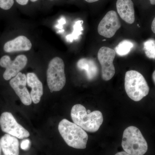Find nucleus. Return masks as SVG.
Instances as JSON below:
<instances>
[{"label":"nucleus","instance_id":"bb28decb","mask_svg":"<svg viewBox=\"0 0 155 155\" xmlns=\"http://www.w3.org/2000/svg\"><path fill=\"white\" fill-rule=\"evenodd\" d=\"M149 1L151 5H155V0H149Z\"/></svg>","mask_w":155,"mask_h":155},{"label":"nucleus","instance_id":"1a4fd4ad","mask_svg":"<svg viewBox=\"0 0 155 155\" xmlns=\"http://www.w3.org/2000/svg\"><path fill=\"white\" fill-rule=\"evenodd\" d=\"M121 23L117 13L114 11H109L106 14L98 26V32L101 36L111 38L121 28Z\"/></svg>","mask_w":155,"mask_h":155},{"label":"nucleus","instance_id":"f03ea898","mask_svg":"<svg viewBox=\"0 0 155 155\" xmlns=\"http://www.w3.org/2000/svg\"><path fill=\"white\" fill-rule=\"evenodd\" d=\"M58 130L69 146L78 149L86 148L88 135L81 127L66 119L61 120Z\"/></svg>","mask_w":155,"mask_h":155},{"label":"nucleus","instance_id":"ddd939ff","mask_svg":"<svg viewBox=\"0 0 155 155\" xmlns=\"http://www.w3.org/2000/svg\"><path fill=\"white\" fill-rule=\"evenodd\" d=\"M26 78L27 84L31 88L30 93L31 100L34 104H38L43 94L42 83L37 75L32 72L27 73Z\"/></svg>","mask_w":155,"mask_h":155},{"label":"nucleus","instance_id":"412c9836","mask_svg":"<svg viewBox=\"0 0 155 155\" xmlns=\"http://www.w3.org/2000/svg\"><path fill=\"white\" fill-rule=\"evenodd\" d=\"M16 1L19 5H25L28 4L29 0H16ZM30 1L34 2H36L38 0H30Z\"/></svg>","mask_w":155,"mask_h":155},{"label":"nucleus","instance_id":"39448f33","mask_svg":"<svg viewBox=\"0 0 155 155\" xmlns=\"http://www.w3.org/2000/svg\"><path fill=\"white\" fill-rule=\"evenodd\" d=\"M65 65L59 57L53 58L49 64L47 72V83L51 92L61 90L66 82Z\"/></svg>","mask_w":155,"mask_h":155},{"label":"nucleus","instance_id":"aec40b11","mask_svg":"<svg viewBox=\"0 0 155 155\" xmlns=\"http://www.w3.org/2000/svg\"><path fill=\"white\" fill-rule=\"evenodd\" d=\"M31 142L28 139H25L22 140L20 144L21 148L24 150H27L30 148Z\"/></svg>","mask_w":155,"mask_h":155},{"label":"nucleus","instance_id":"4468645a","mask_svg":"<svg viewBox=\"0 0 155 155\" xmlns=\"http://www.w3.org/2000/svg\"><path fill=\"white\" fill-rule=\"evenodd\" d=\"M0 146L5 155H19V142L15 137L5 134L0 139Z\"/></svg>","mask_w":155,"mask_h":155},{"label":"nucleus","instance_id":"20e7f679","mask_svg":"<svg viewBox=\"0 0 155 155\" xmlns=\"http://www.w3.org/2000/svg\"><path fill=\"white\" fill-rule=\"evenodd\" d=\"M125 88L127 94L134 101H139L147 95L150 88L141 73L130 70L125 73Z\"/></svg>","mask_w":155,"mask_h":155},{"label":"nucleus","instance_id":"dca6fc26","mask_svg":"<svg viewBox=\"0 0 155 155\" xmlns=\"http://www.w3.org/2000/svg\"><path fill=\"white\" fill-rule=\"evenodd\" d=\"M134 47V44L130 41L125 40L120 42L115 48V52L118 55L124 56L128 54Z\"/></svg>","mask_w":155,"mask_h":155},{"label":"nucleus","instance_id":"4be33fe9","mask_svg":"<svg viewBox=\"0 0 155 155\" xmlns=\"http://www.w3.org/2000/svg\"><path fill=\"white\" fill-rule=\"evenodd\" d=\"M59 25H58V28L61 29L63 27L62 25H64L66 23V19L64 17H62L61 19L59 20Z\"/></svg>","mask_w":155,"mask_h":155},{"label":"nucleus","instance_id":"393cba45","mask_svg":"<svg viewBox=\"0 0 155 155\" xmlns=\"http://www.w3.org/2000/svg\"><path fill=\"white\" fill-rule=\"evenodd\" d=\"M84 1L88 3H93L95 2H97L99 0H84Z\"/></svg>","mask_w":155,"mask_h":155},{"label":"nucleus","instance_id":"f257e3e1","mask_svg":"<svg viewBox=\"0 0 155 155\" xmlns=\"http://www.w3.org/2000/svg\"><path fill=\"white\" fill-rule=\"evenodd\" d=\"M71 116L74 123L83 130L91 133L97 131L104 121L101 111L95 110L87 113L85 107L79 104L72 107Z\"/></svg>","mask_w":155,"mask_h":155},{"label":"nucleus","instance_id":"a878e982","mask_svg":"<svg viewBox=\"0 0 155 155\" xmlns=\"http://www.w3.org/2000/svg\"><path fill=\"white\" fill-rule=\"evenodd\" d=\"M152 78L153 81L154 83L155 84V70L153 72L152 75Z\"/></svg>","mask_w":155,"mask_h":155},{"label":"nucleus","instance_id":"f8f14e48","mask_svg":"<svg viewBox=\"0 0 155 155\" xmlns=\"http://www.w3.org/2000/svg\"><path fill=\"white\" fill-rule=\"evenodd\" d=\"M31 42L26 37L21 35L7 42L4 46L6 52L11 53L20 51H28L31 49Z\"/></svg>","mask_w":155,"mask_h":155},{"label":"nucleus","instance_id":"f3484780","mask_svg":"<svg viewBox=\"0 0 155 155\" xmlns=\"http://www.w3.org/2000/svg\"><path fill=\"white\" fill-rule=\"evenodd\" d=\"M83 21L78 20L75 22L73 25V31L71 34L67 35L66 36V39L68 42H72L74 40L78 39L80 36L82 34V31L83 30L82 24Z\"/></svg>","mask_w":155,"mask_h":155},{"label":"nucleus","instance_id":"a211bd4d","mask_svg":"<svg viewBox=\"0 0 155 155\" xmlns=\"http://www.w3.org/2000/svg\"><path fill=\"white\" fill-rule=\"evenodd\" d=\"M143 49L147 57L150 59H155V40L150 39L143 44Z\"/></svg>","mask_w":155,"mask_h":155},{"label":"nucleus","instance_id":"423d86ee","mask_svg":"<svg viewBox=\"0 0 155 155\" xmlns=\"http://www.w3.org/2000/svg\"><path fill=\"white\" fill-rule=\"evenodd\" d=\"M0 126L3 132L22 139L27 138L30 136L28 130L17 123L11 113H3L0 117Z\"/></svg>","mask_w":155,"mask_h":155},{"label":"nucleus","instance_id":"6ab92c4d","mask_svg":"<svg viewBox=\"0 0 155 155\" xmlns=\"http://www.w3.org/2000/svg\"><path fill=\"white\" fill-rule=\"evenodd\" d=\"M14 4V0H0V8L3 10H9Z\"/></svg>","mask_w":155,"mask_h":155},{"label":"nucleus","instance_id":"7ed1b4c3","mask_svg":"<svg viewBox=\"0 0 155 155\" xmlns=\"http://www.w3.org/2000/svg\"><path fill=\"white\" fill-rule=\"evenodd\" d=\"M122 146L124 151L131 155H143L148 150L147 143L140 130L133 126L124 130Z\"/></svg>","mask_w":155,"mask_h":155},{"label":"nucleus","instance_id":"0eeeda50","mask_svg":"<svg viewBox=\"0 0 155 155\" xmlns=\"http://www.w3.org/2000/svg\"><path fill=\"white\" fill-rule=\"evenodd\" d=\"M116 55L115 51L111 48L103 47L99 50L97 57L101 66L102 77L106 81L110 80L115 75L114 61Z\"/></svg>","mask_w":155,"mask_h":155},{"label":"nucleus","instance_id":"b1692460","mask_svg":"<svg viewBox=\"0 0 155 155\" xmlns=\"http://www.w3.org/2000/svg\"><path fill=\"white\" fill-rule=\"evenodd\" d=\"M115 155H131L127 153L125 151L120 152L117 153Z\"/></svg>","mask_w":155,"mask_h":155},{"label":"nucleus","instance_id":"9d476101","mask_svg":"<svg viewBox=\"0 0 155 155\" xmlns=\"http://www.w3.org/2000/svg\"><path fill=\"white\" fill-rule=\"evenodd\" d=\"M26 75L20 72L13 78L10 81L11 87L19 97L22 104L26 106H29L31 104L32 100L30 93L26 88Z\"/></svg>","mask_w":155,"mask_h":155},{"label":"nucleus","instance_id":"2eb2a0df","mask_svg":"<svg viewBox=\"0 0 155 155\" xmlns=\"http://www.w3.org/2000/svg\"><path fill=\"white\" fill-rule=\"evenodd\" d=\"M78 68L85 71L87 79L93 80L95 79L99 73V69L94 60L88 58H81L77 63Z\"/></svg>","mask_w":155,"mask_h":155},{"label":"nucleus","instance_id":"6e6552de","mask_svg":"<svg viewBox=\"0 0 155 155\" xmlns=\"http://www.w3.org/2000/svg\"><path fill=\"white\" fill-rule=\"evenodd\" d=\"M28 59L24 55H19L12 61L9 56H3L0 59V66L6 69L3 77L9 80L19 73L27 65Z\"/></svg>","mask_w":155,"mask_h":155},{"label":"nucleus","instance_id":"5701e85b","mask_svg":"<svg viewBox=\"0 0 155 155\" xmlns=\"http://www.w3.org/2000/svg\"><path fill=\"white\" fill-rule=\"evenodd\" d=\"M151 29L153 32L155 34V17L153 20L151 25Z\"/></svg>","mask_w":155,"mask_h":155},{"label":"nucleus","instance_id":"cd10ccee","mask_svg":"<svg viewBox=\"0 0 155 155\" xmlns=\"http://www.w3.org/2000/svg\"><path fill=\"white\" fill-rule=\"evenodd\" d=\"M1 153H2V149H1V146H0V155H1Z\"/></svg>","mask_w":155,"mask_h":155},{"label":"nucleus","instance_id":"9b49d317","mask_svg":"<svg viewBox=\"0 0 155 155\" xmlns=\"http://www.w3.org/2000/svg\"><path fill=\"white\" fill-rule=\"evenodd\" d=\"M116 5L117 12L122 19L128 24H133L135 14L132 0H117Z\"/></svg>","mask_w":155,"mask_h":155}]
</instances>
